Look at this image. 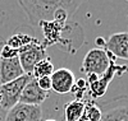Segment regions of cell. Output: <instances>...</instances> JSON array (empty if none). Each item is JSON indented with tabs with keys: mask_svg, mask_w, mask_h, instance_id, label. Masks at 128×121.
<instances>
[{
	"mask_svg": "<svg viewBox=\"0 0 128 121\" xmlns=\"http://www.w3.org/2000/svg\"><path fill=\"white\" fill-rule=\"evenodd\" d=\"M44 121H56V120H52V119H49V120H44Z\"/></svg>",
	"mask_w": 128,
	"mask_h": 121,
	"instance_id": "20",
	"label": "cell"
},
{
	"mask_svg": "<svg viewBox=\"0 0 128 121\" xmlns=\"http://www.w3.org/2000/svg\"><path fill=\"white\" fill-rule=\"evenodd\" d=\"M52 73H54V65H52L49 58H45L34 66L31 76L34 79H40V78H44V76H51Z\"/></svg>",
	"mask_w": 128,
	"mask_h": 121,
	"instance_id": "12",
	"label": "cell"
},
{
	"mask_svg": "<svg viewBox=\"0 0 128 121\" xmlns=\"http://www.w3.org/2000/svg\"><path fill=\"white\" fill-rule=\"evenodd\" d=\"M112 61V55L108 54L104 49H91L83 58L81 69L86 73V75H96L98 78H100L108 70Z\"/></svg>",
	"mask_w": 128,
	"mask_h": 121,
	"instance_id": "2",
	"label": "cell"
},
{
	"mask_svg": "<svg viewBox=\"0 0 128 121\" xmlns=\"http://www.w3.org/2000/svg\"><path fill=\"white\" fill-rule=\"evenodd\" d=\"M32 78L31 75L24 74L23 76L9 82L5 84H0V110H10L13 106L19 103V98L27 82Z\"/></svg>",
	"mask_w": 128,
	"mask_h": 121,
	"instance_id": "3",
	"label": "cell"
},
{
	"mask_svg": "<svg viewBox=\"0 0 128 121\" xmlns=\"http://www.w3.org/2000/svg\"><path fill=\"white\" fill-rule=\"evenodd\" d=\"M24 75L18 56L13 59H0V84L13 82Z\"/></svg>",
	"mask_w": 128,
	"mask_h": 121,
	"instance_id": "9",
	"label": "cell"
},
{
	"mask_svg": "<svg viewBox=\"0 0 128 121\" xmlns=\"http://www.w3.org/2000/svg\"><path fill=\"white\" fill-rule=\"evenodd\" d=\"M100 121H128V107L119 106L102 114Z\"/></svg>",
	"mask_w": 128,
	"mask_h": 121,
	"instance_id": "14",
	"label": "cell"
},
{
	"mask_svg": "<svg viewBox=\"0 0 128 121\" xmlns=\"http://www.w3.org/2000/svg\"><path fill=\"white\" fill-rule=\"evenodd\" d=\"M106 52L114 58L128 60V33L127 32H116L113 33L109 40L105 42Z\"/></svg>",
	"mask_w": 128,
	"mask_h": 121,
	"instance_id": "8",
	"label": "cell"
},
{
	"mask_svg": "<svg viewBox=\"0 0 128 121\" xmlns=\"http://www.w3.org/2000/svg\"><path fill=\"white\" fill-rule=\"evenodd\" d=\"M18 56V50L10 47L8 45H4L0 51V59H13Z\"/></svg>",
	"mask_w": 128,
	"mask_h": 121,
	"instance_id": "17",
	"label": "cell"
},
{
	"mask_svg": "<svg viewBox=\"0 0 128 121\" xmlns=\"http://www.w3.org/2000/svg\"><path fill=\"white\" fill-rule=\"evenodd\" d=\"M46 98H48V93L44 92L37 85L36 79L31 78L22 91V94H20V98H19V103L40 106Z\"/></svg>",
	"mask_w": 128,
	"mask_h": 121,
	"instance_id": "10",
	"label": "cell"
},
{
	"mask_svg": "<svg viewBox=\"0 0 128 121\" xmlns=\"http://www.w3.org/2000/svg\"><path fill=\"white\" fill-rule=\"evenodd\" d=\"M87 91H88V83H87V80L83 79V78H81V79H78V80L74 82V85H73V88H72L70 92L76 96V100L82 101L84 93H86Z\"/></svg>",
	"mask_w": 128,
	"mask_h": 121,
	"instance_id": "16",
	"label": "cell"
},
{
	"mask_svg": "<svg viewBox=\"0 0 128 121\" xmlns=\"http://www.w3.org/2000/svg\"><path fill=\"white\" fill-rule=\"evenodd\" d=\"M51 79V89L58 94H67L70 93L72 88L76 82V76L73 71L67 68H60L54 70L50 76Z\"/></svg>",
	"mask_w": 128,
	"mask_h": 121,
	"instance_id": "7",
	"label": "cell"
},
{
	"mask_svg": "<svg viewBox=\"0 0 128 121\" xmlns=\"http://www.w3.org/2000/svg\"><path fill=\"white\" fill-rule=\"evenodd\" d=\"M96 43H98V45L99 46H105V40H102L101 37H98V38H96Z\"/></svg>",
	"mask_w": 128,
	"mask_h": 121,
	"instance_id": "19",
	"label": "cell"
},
{
	"mask_svg": "<svg viewBox=\"0 0 128 121\" xmlns=\"http://www.w3.org/2000/svg\"><path fill=\"white\" fill-rule=\"evenodd\" d=\"M4 121H42V110L40 106L17 103L8 110Z\"/></svg>",
	"mask_w": 128,
	"mask_h": 121,
	"instance_id": "6",
	"label": "cell"
},
{
	"mask_svg": "<svg viewBox=\"0 0 128 121\" xmlns=\"http://www.w3.org/2000/svg\"><path fill=\"white\" fill-rule=\"evenodd\" d=\"M36 82H37V85L44 92L48 93L49 91H51V79H50V76H44V78L36 79Z\"/></svg>",
	"mask_w": 128,
	"mask_h": 121,
	"instance_id": "18",
	"label": "cell"
},
{
	"mask_svg": "<svg viewBox=\"0 0 128 121\" xmlns=\"http://www.w3.org/2000/svg\"><path fill=\"white\" fill-rule=\"evenodd\" d=\"M66 0H20L19 5L34 24H41L44 22H54L55 13L64 5Z\"/></svg>",
	"mask_w": 128,
	"mask_h": 121,
	"instance_id": "1",
	"label": "cell"
},
{
	"mask_svg": "<svg viewBox=\"0 0 128 121\" xmlns=\"http://www.w3.org/2000/svg\"><path fill=\"white\" fill-rule=\"evenodd\" d=\"M46 47L48 46L42 41L36 40L32 43H30V45L18 50V59L24 74L31 75L35 65L46 58V51H45Z\"/></svg>",
	"mask_w": 128,
	"mask_h": 121,
	"instance_id": "4",
	"label": "cell"
},
{
	"mask_svg": "<svg viewBox=\"0 0 128 121\" xmlns=\"http://www.w3.org/2000/svg\"><path fill=\"white\" fill-rule=\"evenodd\" d=\"M84 110V102L78 101V100H73L68 102L64 107V117L66 121H78L82 112Z\"/></svg>",
	"mask_w": 128,
	"mask_h": 121,
	"instance_id": "11",
	"label": "cell"
},
{
	"mask_svg": "<svg viewBox=\"0 0 128 121\" xmlns=\"http://www.w3.org/2000/svg\"><path fill=\"white\" fill-rule=\"evenodd\" d=\"M124 71H128V66H123V65H115L114 61L110 62L108 70L104 73V75H101L100 78L88 84V92L94 98H99L101 96H104L106 93V89L110 84V82L114 79V76L116 74H122Z\"/></svg>",
	"mask_w": 128,
	"mask_h": 121,
	"instance_id": "5",
	"label": "cell"
},
{
	"mask_svg": "<svg viewBox=\"0 0 128 121\" xmlns=\"http://www.w3.org/2000/svg\"><path fill=\"white\" fill-rule=\"evenodd\" d=\"M102 116V111L94 101H88L84 103V110L78 121H100Z\"/></svg>",
	"mask_w": 128,
	"mask_h": 121,
	"instance_id": "13",
	"label": "cell"
},
{
	"mask_svg": "<svg viewBox=\"0 0 128 121\" xmlns=\"http://www.w3.org/2000/svg\"><path fill=\"white\" fill-rule=\"evenodd\" d=\"M36 40H37V38L32 37V36H30V35H27V33H16V35H13L12 37L8 38V41H6L5 45L13 47V49H16V50H19V49H22V47L30 45V43H32V42L36 41Z\"/></svg>",
	"mask_w": 128,
	"mask_h": 121,
	"instance_id": "15",
	"label": "cell"
}]
</instances>
